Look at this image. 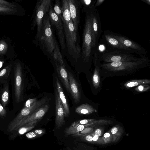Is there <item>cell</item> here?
<instances>
[{"label": "cell", "mask_w": 150, "mask_h": 150, "mask_svg": "<svg viewBox=\"0 0 150 150\" xmlns=\"http://www.w3.org/2000/svg\"><path fill=\"white\" fill-rule=\"evenodd\" d=\"M85 24L83 34L82 55L84 61L88 62L97 51L93 42L90 8H86Z\"/></svg>", "instance_id": "obj_1"}, {"label": "cell", "mask_w": 150, "mask_h": 150, "mask_svg": "<svg viewBox=\"0 0 150 150\" xmlns=\"http://www.w3.org/2000/svg\"><path fill=\"white\" fill-rule=\"evenodd\" d=\"M66 45L69 54L75 59L81 55V49L77 42V33L75 31L71 20L69 22H63Z\"/></svg>", "instance_id": "obj_2"}, {"label": "cell", "mask_w": 150, "mask_h": 150, "mask_svg": "<svg viewBox=\"0 0 150 150\" xmlns=\"http://www.w3.org/2000/svg\"><path fill=\"white\" fill-rule=\"evenodd\" d=\"M21 67L19 66L12 70L11 80L14 104H18L23 100L24 76Z\"/></svg>", "instance_id": "obj_3"}, {"label": "cell", "mask_w": 150, "mask_h": 150, "mask_svg": "<svg viewBox=\"0 0 150 150\" xmlns=\"http://www.w3.org/2000/svg\"><path fill=\"white\" fill-rule=\"evenodd\" d=\"M99 44L104 46L105 48L104 51L105 52L134 53L131 49L115 38L112 35L111 31L109 30L104 32L99 43Z\"/></svg>", "instance_id": "obj_4"}, {"label": "cell", "mask_w": 150, "mask_h": 150, "mask_svg": "<svg viewBox=\"0 0 150 150\" xmlns=\"http://www.w3.org/2000/svg\"><path fill=\"white\" fill-rule=\"evenodd\" d=\"M39 39L43 48L50 53L53 52L55 41L53 36L49 16L46 14L43 18L40 37Z\"/></svg>", "instance_id": "obj_5"}, {"label": "cell", "mask_w": 150, "mask_h": 150, "mask_svg": "<svg viewBox=\"0 0 150 150\" xmlns=\"http://www.w3.org/2000/svg\"><path fill=\"white\" fill-rule=\"evenodd\" d=\"M148 59L144 56L134 61H119L102 64L103 68L112 70L133 69L140 67L148 63Z\"/></svg>", "instance_id": "obj_6"}, {"label": "cell", "mask_w": 150, "mask_h": 150, "mask_svg": "<svg viewBox=\"0 0 150 150\" xmlns=\"http://www.w3.org/2000/svg\"><path fill=\"white\" fill-rule=\"evenodd\" d=\"M51 0H40L38 1L35 8L34 26H37L36 36L39 38L41 33L42 22L45 16L49 12L52 6Z\"/></svg>", "instance_id": "obj_7"}, {"label": "cell", "mask_w": 150, "mask_h": 150, "mask_svg": "<svg viewBox=\"0 0 150 150\" xmlns=\"http://www.w3.org/2000/svg\"><path fill=\"white\" fill-rule=\"evenodd\" d=\"M99 61L110 63L119 61H134L139 59L133 54L122 52H108L103 51L100 53L97 51Z\"/></svg>", "instance_id": "obj_8"}, {"label": "cell", "mask_w": 150, "mask_h": 150, "mask_svg": "<svg viewBox=\"0 0 150 150\" xmlns=\"http://www.w3.org/2000/svg\"><path fill=\"white\" fill-rule=\"evenodd\" d=\"M93 41L96 48L99 45V40L102 30L100 15L98 10L94 6L90 8Z\"/></svg>", "instance_id": "obj_9"}, {"label": "cell", "mask_w": 150, "mask_h": 150, "mask_svg": "<svg viewBox=\"0 0 150 150\" xmlns=\"http://www.w3.org/2000/svg\"><path fill=\"white\" fill-rule=\"evenodd\" d=\"M49 17L52 24L56 28L57 36L61 47L64 50L65 47V40L62 18L55 13L51 6L49 11Z\"/></svg>", "instance_id": "obj_10"}, {"label": "cell", "mask_w": 150, "mask_h": 150, "mask_svg": "<svg viewBox=\"0 0 150 150\" xmlns=\"http://www.w3.org/2000/svg\"><path fill=\"white\" fill-rule=\"evenodd\" d=\"M112 35L134 53L140 56L144 55L147 53L146 50L137 42L122 35L111 31Z\"/></svg>", "instance_id": "obj_11"}, {"label": "cell", "mask_w": 150, "mask_h": 150, "mask_svg": "<svg viewBox=\"0 0 150 150\" xmlns=\"http://www.w3.org/2000/svg\"><path fill=\"white\" fill-rule=\"evenodd\" d=\"M49 108L47 105H45L38 108L33 113L28 116L16 124L12 129L18 128L35 120H41L46 113Z\"/></svg>", "instance_id": "obj_12"}, {"label": "cell", "mask_w": 150, "mask_h": 150, "mask_svg": "<svg viewBox=\"0 0 150 150\" xmlns=\"http://www.w3.org/2000/svg\"><path fill=\"white\" fill-rule=\"evenodd\" d=\"M69 2L71 18L73 22L74 29L77 32L80 22V10L81 3L77 0H69Z\"/></svg>", "instance_id": "obj_13"}, {"label": "cell", "mask_w": 150, "mask_h": 150, "mask_svg": "<svg viewBox=\"0 0 150 150\" xmlns=\"http://www.w3.org/2000/svg\"><path fill=\"white\" fill-rule=\"evenodd\" d=\"M55 96L56 103L55 123L57 127L59 128L62 126L65 123V112L56 89L55 90Z\"/></svg>", "instance_id": "obj_14"}, {"label": "cell", "mask_w": 150, "mask_h": 150, "mask_svg": "<svg viewBox=\"0 0 150 150\" xmlns=\"http://www.w3.org/2000/svg\"><path fill=\"white\" fill-rule=\"evenodd\" d=\"M10 80L0 86V103L5 108L9 100Z\"/></svg>", "instance_id": "obj_15"}, {"label": "cell", "mask_w": 150, "mask_h": 150, "mask_svg": "<svg viewBox=\"0 0 150 150\" xmlns=\"http://www.w3.org/2000/svg\"><path fill=\"white\" fill-rule=\"evenodd\" d=\"M70 92L74 102L77 103L79 102L80 98V94L78 86L74 77L70 73L68 75Z\"/></svg>", "instance_id": "obj_16"}, {"label": "cell", "mask_w": 150, "mask_h": 150, "mask_svg": "<svg viewBox=\"0 0 150 150\" xmlns=\"http://www.w3.org/2000/svg\"><path fill=\"white\" fill-rule=\"evenodd\" d=\"M56 89L58 94L60 100L64 110L65 117H68L70 114L69 106L65 95L64 93L62 88L57 78H56Z\"/></svg>", "instance_id": "obj_17"}, {"label": "cell", "mask_w": 150, "mask_h": 150, "mask_svg": "<svg viewBox=\"0 0 150 150\" xmlns=\"http://www.w3.org/2000/svg\"><path fill=\"white\" fill-rule=\"evenodd\" d=\"M57 70L60 77L67 90L70 92V88L68 78V75L65 67L59 64L56 63Z\"/></svg>", "instance_id": "obj_18"}, {"label": "cell", "mask_w": 150, "mask_h": 150, "mask_svg": "<svg viewBox=\"0 0 150 150\" xmlns=\"http://www.w3.org/2000/svg\"><path fill=\"white\" fill-rule=\"evenodd\" d=\"M61 7L62 13V21L65 22H69L72 19L71 18L69 6V0H63Z\"/></svg>", "instance_id": "obj_19"}, {"label": "cell", "mask_w": 150, "mask_h": 150, "mask_svg": "<svg viewBox=\"0 0 150 150\" xmlns=\"http://www.w3.org/2000/svg\"><path fill=\"white\" fill-rule=\"evenodd\" d=\"M12 70L10 66L5 67L0 70V86L11 80Z\"/></svg>", "instance_id": "obj_20"}, {"label": "cell", "mask_w": 150, "mask_h": 150, "mask_svg": "<svg viewBox=\"0 0 150 150\" xmlns=\"http://www.w3.org/2000/svg\"><path fill=\"white\" fill-rule=\"evenodd\" d=\"M53 51V57L56 62L59 64L65 67L64 63L56 40L55 42L54 48Z\"/></svg>", "instance_id": "obj_21"}, {"label": "cell", "mask_w": 150, "mask_h": 150, "mask_svg": "<svg viewBox=\"0 0 150 150\" xmlns=\"http://www.w3.org/2000/svg\"><path fill=\"white\" fill-rule=\"evenodd\" d=\"M90 124L86 125H79L74 127L70 126L65 130V132L67 134H74L78 133L82 131L85 127H87Z\"/></svg>", "instance_id": "obj_22"}, {"label": "cell", "mask_w": 150, "mask_h": 150, "mask_svg": "<svg viewBox=\"0 0 150 150\" xmlns=\"http://www.w3.org/2000/svg\"><path fill=\"white\" fill-rule=\"evenodd\" d=\"M91 107L87 104H83L77 107L75 109L76 112L81 114H87L92 112Z\"/></svg>", "instance_id": "obj_23"}, {"label": "cell", "mask_w": 150, "mask_h": 150, "mask_svg": "<svg viewBox=\"0 0 150 150\" xmlns=\"http://www.w3.org/2000/svg\"><path fill=\"white\" fill-rule=\"evenodd\" d=\"M45 132L44 129H36L28 133L26 136L28 139L35 138L42 136Z\"/></svg>", "instance_id": "obj_24"}, {"label": "cell", "mask_w": 150, "mask_h": 150, "mask_svg": "<svg viewBox=\"0 0 150 150\" xmlns=\"http://www.w3.org/2000/svg\"><path fill=\"white\" fill-rule=\"evenodd\" d=\"M112 134V135L113 141L115 142L120 138L122 134V130L120 128L117 127H114L112 128L111 130Z\"/></svg>", "instance_id": "obj_25"}, {"label": "cell", "mask_w": 150, "mask_h": 150, "mask_svg": "<svg viewBox=\"0 0 150 150\" xmlns=\"http://www.w3.org/2000/svg\"><path fill=\"white\" fill-rule=\"evenodd\" d=\"M54 10L56 14L60 18H62V13L60 6V2L59 0L55 1V4L54 8Z\"/></svg>", "instance_id": "obj_26"}, {"label": "cell", "mask_w": 150, "mask_h": 150, "mask_svg": "<svg viewBox=\"0 0 150 150\" xmlns=\"http://www.w3.org/2000/svg\"><path fill=\"white\" fill-rule=\"evenodd\" d=\"M92 121L91 120L83 119L76 121L73 122L71 126L75 127L79 125H86L90 124Z\"/></svg>", "instance_id": "obj_27"}, {"label": "cell", "mask_w": 150, "mask_h": 150, "mask_svg": "<svg viewBox=\"0 0 150 150\" xmlns=\"http://www.w3.org/2000/svg\"><path fill=\"white\" fill-rule=\"evenodd\" d=\"M96 0H80L81 3L86 8H90L94 6Z\"/></svg>", "instance_id": "obj_28"}, {"label": "cell", "mask_w": 150, "mask_h": 150, "mask_svg": "<svg viewBox=\"0 0 150 150\" xmlns=\"http://www.w3.org/2000/svg\"><path fill=\"white\" fill-rule=\"evenodd\" d=\"M37 101V100L36 98L29 99L25 103L23 108H28L33 105Z\"/></svg>", "instance_id": "obj_29"}, {"label": "cell", "mask_w": 150, "mask_h": 150, "mask_svg": "<svg viewBox=\"0 0 150 150\" xmlns=\"http://www.w3.org/2000/svg\"><path fill=\"white\" fill-rule=\"evenodd\" d=\"M112 139V136L109 132L105 133L103 135L102 139L104 143H109Z\"/></svg>", "instance_id": "obj_30"}, {"label": "cell", "mask_w": 150, "mask_h": 150, "mask_svg": "<svg viewBox=\"0 0 150 150\" xmlns=\"http://www.w3.org/2000/svg\"><path fill=\"white\" fill-rule=\"evenodd\" d=\"M143 80L140 81H132L127 83V86L129 87H132L137 86L141 83H145V82H143Z\"/></svg>", "instance_id": "obj_31"}, {"label": "cell", "mask_w": 150, "mask_h": 150, "mask_svg": "<svg viewBox=\"0 0 150 150\" xmlns=\"http://www.w3.org/2000/svg\"><path fill=\"white\" fill-rule=\"evenodd\" d=\"M6 111L5 108L0 103V116L2 117H4L6 116Z\"/></svg>", "instance_id": "obj_32"}, {"label": "cell", "mask_w": 150, "mask_h": 150, "mask_svg": "<svg viewBox=\"0 0 150 150\" xmlns=\"http://www.w3.org/2000/svg\"><path fill=\"white\" fill-rule=\"evenodd\" d=\"M105 1V0H97L94 5V7L95 8H96V7H97V6H98L101 5Z\"/></svg>", "instance_id": "obj_33"}, {"label": "cell", "mask_w": 150, "mask_h": 150, "mask_svg": "<svg viewBox=\"0 0 150 150\" xmlns=\"http://www.w3.org/2000/svg\"><path fill=\"white\" fill-rule=\"evenodd\" d=\"M98 140L100 141H103L102 139H101V138L99 137L97 135H94L93 137L92 140L93 141L97 142Z\"/></svg>", "instance_id": "obj_34"}, {"label": "cell", "mask_w": 150, "mask_h": 150, "mask_svg": "<svg viewBox=\"0 0 150 150\" xmlns=\"http://www.w3.org/2000/svg\"><path fill=\"white\" fill-rule=\"evenodd\" d=\"M85 139L88 142H91L93 141V137L91 135H88L85 136Z\"/></svg>", "instance_id": "obj_35"}, {"label": "cell", "mask_w": 150, "mask_h": 150, "mask_svg": "<svg viewBox=\"0 0 150 150\" xmlns=\"http://www.w3.org/2000/svg\"><path fill=\"white\" fill-rule=\"evenodd\" d=\"M102 131L100 129H96L94 132V135H97L99 137L102 135Z\"/></svg>", "instance_id": "obj_36"}, {"label": "cell", "mask_w": 150, "mask_h": 150, "mask_svg": "<svg viewBox=\"0 0 150 150\" xmlns=\"http://www.w3.org/2000/svg\"><path fill=\"white\" fill-rule=\"evenodd\" d=\"M144 87L142 85H140L138 87V89L139 91H142L144 89Z\"/></svg>", "instance_id": "obj_37"}, {"label": "cell", "mask_w": 150, "mask_h": 150, "mask_svg": "<svg viewBox=\"0 0 150 150\" xmlns=\"http://www.w3.org/2000/svg\"><path fill=\"white\" fill-rule=\"evenodd\" d=\"M4 48V45L3 44H0V51H2Z\"/></svg>", "instance_id": "obj_38"}, {"label": "cell", "mask_w": 150, "mask_h": 150, "mask_svg": "<svg viewBox=\"0 0 150 150\" xmlns=\"http://www.w3.org/2000/svg\"><path fill=\"white\" fill-rule=\"evenodd\" d=\"M143 1L145 2L146 3L149 5H150V1L149 0H143Z\"/></svg>", "instance_id": "obj_39"}]
</instances>
